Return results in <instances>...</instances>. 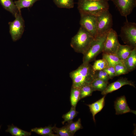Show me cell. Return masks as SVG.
I'll use <instances>...</instances> for the list:
<instances>
[{"instance_id": "1", "label": "cell", "mask_w": 136, "mask_h": 136, "mask_svg": "<svg viewBox=\"0 0 136 136\" xmlns=\"http://www.w3.org/2000/svg\"><path fill=\"white\" fill-rule=\"evenodd\" d=\"M94 72L89 63H83L70 73L72 81V87L80 88L85 85L90 84L94 79Z\"/></svg>"}, {"instance_id": "2", "label": "cell", "mask_w": 136, "mask_h": 136, "mask_svg": "<svg viewBox=\"0 0 136 136\" xmlns=\"http://www.w3.org/2000/svg\"><path fill=\"white\" fill-rule=\"evenodd\" d=\"M108 0H78V9L79 13L83 12L97 16L109 10Z\"/></svg>"}, {"instance_id": "3", "label": "cell", "mask_w": 136, "mask_h": 136, "mask_svg": "<svg viewBox=\"0 0 136 136\" xmlns=\"http://www.w3.org/2000/svg\"><path fill=\"white\" fill-rule=\"evenodd\" d=\"M94 38L87 30L81 26L71 40L70 45L75 52L83 54Z\"/></svg>"}, {"instance_id": "4", "label": "cell", "mask_w": 136, "mask_h": 136, "mask_svg": "<svg viewBox=\"0 0 136 136\" xmlns=\"http://www.w3.org/2000/svg\"><path fill=\"white\" fill-rule=\"evenodd\" d=\"M108 33L97 36L94 39L83 54V63H89L93 61L99 54L102 52Z\"/></svg>"}, {"instance_id": "5", "label": "cell", "mask_w": 136, "mask_h": 136, "mask_svg": "<svg viewBox=\"0 0 136 136\" xmlns=\"http://www.w3.org/2000/svg\"><path fill=\"white\" fill-rule=\"evenodd\" d=\"M119 36L124 43L134 48L136 47V24L127 19L121 27Z\"/></svg>"}, {"instance_id": "6", "label": "cell", "mask_w": 136, "mask_h": 136, "mask_svg": "<svg viewBox=\"0 0 136 136\" xmlns=\"http://www.w3.org/2000/svg\"><path fill=\"white\" fill-rule=\"evenodd\" d=\"M96 18L97 36L108 33L112 28L113 25L112 16L109 10L96 16Z\"/></svg>"}, {"instance_id": "7", "label": "cell", "mask_w": 136, "mask_h": 136, "mask_svg": "<svg viewBox=\"0 0 136 136\" xmlns=\"http://www.w3.org/2000/svg\"><path fill=\"white\" fill-rule=\"evenodd\" d=\"M81 26L87 30L95 38L97 36L96 16L90 14L80 12Z\"/></svg>"}, {"instance_id": "8", "label": "cell", "mask_w": 136, "mask_h": 136, "mask_svg": "<svg viewBox=\"0 0 136 136\" xmlns=\"http://www.w3.org/2000/svg\"><path fill=\"white\" fill-rule=\"evenodd\" d=\"M15 17V19L13 21L8 23L9 32L14 42L19 40L21 37L25 26L24 21L21 15V11Z\"/></svg>"}, {"instance_id": "9", "label": "cell", "mask_w": 136, "mask_h": 136, "mask_svg": "<svg viewBox=\"0 0 136 136\" xmlns=\"http://www.w3.org/2000/svg\"><path fill=\"white\" fill-rule=\"evenodd\" d=\"M120 44L117 33L112 28L108 33L102 52L115 55Z\"/></svg>"}, {"instance_id": "10", "label": "cell", "mask_w": 136, "mask_h": 136, "mask_svg": "<svg viewBox=\"0 0 136 136\" xmlns=\"http://www.w3.org/2000/svg\"><path fill=\"white\" fill-rule=\"evenodd\" d=\"M112 1L120 15L127 19L136 6V0H108Z\"/></svg>"}, {"instance_id": "11", "label": "cell", "mask_w": 136, "mask_h": 136, "mask_svg": "<svg viewBox=\"0 0 136 136\" xmlns=\"http://www.w3.org/2000/svg\"><path fill=\"white\" fill-rule=\"evenodd\" d=\"M125 85H129L135 87L134 84L131 81L128 80L126 78H120L108 85L106 89L101 92V94L103 95H106L118 90Z\"/></svg>"}, {"instance_id": "12", "label": "cell", "mask_w": 136, "mask_h": 136, "mask_svg": "<svg viewBox=\"0 0 136 136\" xmlns=\"http://www.w3.org/2000/svg\"><path fill=\"white\" fill-rule=\"evenodd\" d=\"M116 114H122L131 112L136 114V111L131 109L128 106L126 97L122 96L117 98L115 102Z\"/></svg>"}, {"instance_id": "13", "label": "cell", "mask_w": 136, "mask_h": 136, "mask_svg": "<svg viewBox=\"0 0 136 136\" xmlns=\"http://www.w3.org/2000/svg\"><path fill=\"white\" fill-rule=\"evenodd\" d=\"M133 48L128 45L120 44L116 53V55L123 62L130 55Z\"/></svg>"}, {"instance_id": "14", "label": "cell", "mask_w": 136, "mask_h": 136, "mask_svg": "<svg viewBox=\"0 0 136 136\" xmlns=\"http://www.w3.org/2000/svg\"><path fill=\"white\" fill-rule=\"evenodd\" d=\"M104 96L98 100L88 105L90 112L92 113L93 119L95 122V115L100 112L103 108L105 103Z\"/></svg>"}, {"instance_id": "15", "label": "cell", "mask_w": 136, "mask_h": 136, "mask_svg": "<svg viewBox=\"0 0 136 136\" xmlns=\"http://www.w3.org/2000/svg\"><path fill=\"white\" fill-rule=\"evenodd\" d=\"M123 62L129 72L134 70L136 67V47L133 48L130 55Z\"/></svg>"}, {"instance_id": "16", "label": "cell", "mask_w": 136, "mask_h": 136, "mask_svg": "<svg viewBox=\"0 0 136 136\" xmlns=\"http://www.w3.org/2000/svg\"><path fill=\"white\" fill-rule=\"evenodd\" d=\"M0 3L6 10L11 13L15 17L19 11L13 0H0Z\"/></svg>"}, {"instance_id": "17", "label": "cell", "mask_w": 136, "mask_h": 136, "mask_svg": "<svg viewBox=\"0 0 136 136\" xmlns=\"http://www.w3.org/2000/svg\"><path fill=\"white\" fill-rule=\"evenodd\" d=\"M8 128L6 130V132H9L13 136H29L31 134V131L28 132L23 130L15 126L12 124L8 126Z\"/></svg>"}, {"instance_id": "18", "label": "cell", "mask_w": 136, "mask_h": 136, "mask_svg": "<svg viewBox=\"0 0 136 136\" xmlns=\"http://www.w3.org/2000/svg\"><path fill=\"white\" fill-rule=\"evenodd\" d=\"M53 127L49 126L44 127H36L31 129V131L33 132L38 134L44 136H58L54 134L53 130Z\"/></svg>"}, {"instance_id": "19", "label": "cell", "mask_w": 136, "mask_h": 136, "mask_svg": "<svg viewBox=\"0 0 136 136\" xmlns=\"http://www.w3.org/2000/svg\"><path fill=\"white\" fill-rule=\"evenodd\" d=\"M80 88L72 87L70 101L72 106L76 107L80 98Z\"/></svg>"}, {"instance_id": "20", "label": "cell", "mask_w": 136, "mask_h": 136, "mask_svg": "<svg viewBox=\"0 0 136 136\" xmlns=\"http://www.w3.org/2000/svg\"><path fill=\"white\" fill-rule=\"evenodd\" d=\"M65 125L71 133L74 136L75 133L78 130L83 128L81 123L80 118H79L77 121L73 122V121L67 122Z\"/></svg>"}, {"instance_id": "21", "label": "cell", "mask_w": 136, "mask_h": 136, "mask_svg": "<svg viewBox=\"0 0 136 136\" xmlns=\"http://www.w3.org/2000/svg\"><path fill=\"white\" fill-rule=\"evenodd\" d=\"M102 57L107 62L108 66H114L117 64L123 62L115 55L103 53Z\"/></svg>"}, {"instance_id": "22", "label": "cell", "mask_w": 136, "mask_h": 136, "mask_svg": "<svg viewBox=\"0 0 136 136\" xmlns=\"http://www.w3.org/2000/svg\"><path fill=\"white\" fill-rule=\"evenodd\" d=\"M108 83L99 79H94L90 84L94 91H98L101 92L106 88Z\"/></svg>"}, {"instance_id": "23", "label": "cell", "mask_w": 136, "mask_h": 136, "mask_svg": "<svg viewBox=\"0 0 136 136\" xmlns=\"http://www.w3.org/2000/svg\"><path fill=\"white\" fill-rule=\"evenodd\" d=\"M38 0H18L15 1L14 3L19 11L24 8H29Z\"/></svg>"}, {"instance_id": "24", "label": "cell", "mask_w": 136, "mask_h": 136, "mask_svg": "<svg viewBox=\"0 0 136 136\" xmlns=\"http://www.w3.org/2000/svg\"><path fill=\"white\" fill-rule=\"evenodd\" d=\"M94 91V90L90 84L83 85L80 88V99L91 96Z\"/></svg>"}, {"instance_id": "25", "label": "cell", "mask_w": 136, "mask_h": 136, "mask_svg": "<svg viewBox=\"0 0 136 136\" xmlns=\"http://www.w3.org/2000/svg\"><path fill=\"white\" fill-rule=\"evenodd\" d=\"M56 5L61 8L70 9L74 7V0H53Z\"/></svg>"}, {"instance_id": "26", "label": "cell", "mask_w": 136, "mask_h": 136, "mask_svg": "<svg viewBox=\"0 0 136 136\" xmlns=\"http://www.w3.org/2000/svg\"><path fill=\"white\" fill-rule=\"evenodd\" d=\"M76 107L72 106L70 111L63 115L62 118L64 119V121L62 122V124H64L66 122L73 121L77 116L78 112L76 111Z\"/></svg>"}, {"instance_id": "27", "label": "cell", "mask_w": 136, "mask_h": 136, "mask_svg": "<svg viewBox=\"0 0 136 136\" xmlns=\"http://www.w3.org/2000/svg\"><path fill=\"white\" fill-rule=\"evenodd\" d=\"M108 66L107 62L106 60L103 58L95 61L92 65V67L95 71L103 70Z\"/></svg>"}, {"instance_id": "28", "label": "cell", "mask_w": 136, "mask_h": 136, "mask_svg": "<svg viewBox=\"0 0 136 136\" xmlns=\"http://www.w3.org/2000/svg\"><path fill=\"white\" fill-rule=\"evenodd\" d=\"M116 76L128 74L129 72L123 62L119 63L114 66Z\"/></svg>"}, {"instance_id": "29", "label": "cell", "mask_w": 136, "mask_h": 136, "mask_svg": "<svg viewBox=\"0 0 136 136\" xmlns=\"http://www.w3.org/2000/svg\"><path fill=\"white\" fill-rule=\"evenodd\" d=\"M52 130L54 133H56L58 136H73L65 125L60 128L54 126Z\"/></svg>"}, {"instance_id": "30", "label": "cell", "mask_w": 136, "mask_h": 136, "mask_svg": "<svg viewBox=\"0 0 136 136\" xmlns=\"http://www.w3.org/2000/svg\"><path fill=\"white\" fill-rule=\"evenodd\" d=\"M94 77V79H101L107 83L110 79L107 73L103 70L95 71Z\"/></svg>"}, {"instance_id": "31", "label": "cell", "mask_w": 136, "mask_h": 136, "mask_svg": "<svg viewBox=\"0 0 136 136\" xmlns=\"http://www.w3.org/2000/svg\"><path fill=\"white\" fill-rule=\"evenodd\" d=\"M103 70L107 73L110 79L116 76L114 66H108Z\"/></svg>"}, {"instance_id": "32", "label": "cell", "mask_w": 136, "mask_h": 136, "mask_svg": "<svg viewBox=\"0 0 136 136\" xmlns=\"http://www.w3.org/2000/svg\"><path fill=\"white\" fill-rule=\"evenodd\" d=\"M95 0V1H98L99 0Z\"/></svg>"}, {"instance_id": "33", "label": "cell", "mask_w": 136, "mask_h": 136, "mask_svg": "<svg viewBox=\"0 0 136 136\" xmlns=\"http://www.w3.org/2000/svg\"></svg>"}]
</instances>
